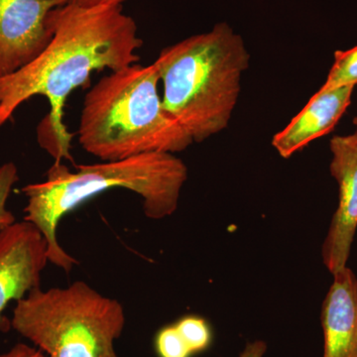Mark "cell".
<instances>
[{
	"label": "cell",
	"mask_w": 357,
	"mask_h": 357,
	"mask_svg": "<svg viewBox=\"0 0 357 357\" xmlns=\"http://www.w3.org/2000/svg\"><path fill=\"white\" fill-rule=\"evenodd\" d=\"M159 83L154 63H136L102 77L84 96L77 131L84 151L117 161L191 146V135L164 109Z\"/></svg>",
	"instance_id": "obj_4"
},
{
	"label": "cell",
	"mask_w": 357,
	"mask_h": 357,
	"mask_svg": "<svg viewBox=\"0 0 357 357\" xmlns=\"http://www.w3.org/2000/svg\"><path fill=\"white\" fill-rule=\"evenodd\" d=\"M155 347L159 357H191L192 356L175 325L165 326L160 331L155 340Z\"/></svg>",
	"instance_id": "obj_14"
},
{
	"label": "cell",
	"mask_w": 357,
	"mask_h": 357,
	"mask_svg": "<svg viewBox=\"0 0 357 357\" xmlns=\"http://www.w3.org/2000/svg\"><path fill=\"white\" fill-rule=\"evenodd\" d=\"M83 3L89 6H98V4H110V6H122L126 0H79Z\"/></svg>",
	"instance_id": "obj_17"
},
{
	"label": "cell",
	"mask_w": 357,
	"mask_h": 357,
	"mask_svg": "<svg viewBox=\"0 0 357 357\" xmlns=\"http://www.w3.org/2000/svg\"><path fill=\"white\" fill-rule=\"evenodd\" d=\"M70 0H0V77L17 72L50 43L47 18Z\"/></svg>",
	"instance_id": "obj_6"
},
{
	"label": "cell",
	"mask_w": 357,
	"mask_h": 357,
	"mask_svg": "<svg viewBox=\"0 0 357 357\" xmlns=\"http://www.w3.org/2000/svg\"><path fill=\"white\" fill-rule=\"evenodd\" d=\"M47 24L53 36L44 51L22 69L0 77V128L26 100L45 96L50 112L39 126V144L57 163L74 162L73 135L64 123L68 96L88 86L95 70L115 72L139 62L143 41L122 6L70 0L52 9Z\"/></svg>",
	"instance_id": "obj_1"
},
{
	"label": "cell",
	"mask_w": 357,
	"mask_h": 357,
	"mask_svg": "<svg viewBox=\"0 0 357 357\" xmlns=\"http://www.w3.org/2000/svg\"><path fill=\"white\" fill-rule=\"evenodd\" d=\"M48 263V245L33 223L23 220L0 231V314L41 287Z\"/></svg>",
	"instance_id": "obj_8"
},
{
	"label": "cell",
	"mask_w": 357,
	"mask_h": 357,
	"mask_svg": "<svg viewBox=\"0 0 357 357\" xmlns=\"http://www.w3.org/2000/svg\"><path fill=\"white\" fill-rule=\"evenodd\" d=\"M357 84V46L347 51H337L335 61L326 83L319 89L330 91L344 86H354Z\"/></svg>",
	"instance_id": "obj_11"
},
{
	"label": "cell",
	"mask_w": 357,
	"mask_h": 357,
	"mask_svg": "<svg viewBox=\"0 0 357 357\" xmlns=\"http://www.w3.org/2000/svg\"><path fill=\"white\" fill-rule=\"evenodd\" d=\"M126 321L119 301L77 281L35 289L16 302L11 326L48 357H121L114 342Z\"/></svg>",
	"instance_id": "obj_5"
},
{
	"label": "cell",
	"mask_w": 357,
	"mask_h": 357,
	"mask_svg": "<svg viewBox=\"0 0 357 357\" xmlns=\"http://www.w3.org/2000/svg\"><path fill=\"white\" fill-rule=\"evenodd\" d=\"M323 357H357V277L349 267L333 275L321 307Z\"/></svg>",
	"instance_id": "obj_10"
},
{
	"label": "cell",
	"mask_w": 357,
	"mask_h": 357,
	"mask_svg": "<svg viewBox=\"0 0 357 357\" xmlns=\"http://www.w3.org/2000/svg\"><path fill=\"white\" fill-rule=\"evenodd\" d=\"M188 178L184 162L172 153L152 152L117 161L69 167L54 162L41 183L26 185L27 199L23 220L33 223L48 245L49 262L69 273L79 264L59 243V223L70 211L112 189L135 192L143 199V211L151 220L174 215Z\"/></svg>",
	"instance_id": "obj_2"
},
{
	"label": "cell",
	"mask_w": 357,
	"mask_h": 357,
	"mask_svg": "<svg viewBox=\"0 0 357 357\" xmlns=\"http://www.w3.org/2000/svg\"><path fill=\"white\" fill-rule=\"evenodd\" d=\"M250 55L227 22L160 52L155 61L163 84L162 105L201 143L229 126Z\"/></svg>",
	"instance_id": "obj_3"
},
{
	"label": "cell",
	"mask_w": 357,
	"mask_h": 357,
	"mask_svg": "<svg viewBox=\"0 0 357 357\" xmlns=\"http://www.w3.org/2000/svg\"><path fill=\"white\" fill-rule=\"evenodd\" d=\"M192 354L204 351L210 347L211 331L208 321L196 316H188L175 324Z\"/></svg>",
	"instance_id": "obj_12"
},
{
	"label": "cell",
	"mask_w": 357,
	"mask_h": 357,
	"mask_svg": "<svg viewBox=\"0 0 357 357\" xmlns=\"http://www.w3.org/2000/svg\"><path fill=\"white\" fill-rule=\"evenodd\" d=\"M354 126H356V133H357V116H356V117H354Z\"/></svg>",
	"instance_id": "obj_18"
},
{
	"label": "cell",
	"mask_w": 357,
	"mask_h": 357,
	"mask_svg": "<svg viewBox=\"0 0 357 357\" xmlns=\"http://www.w3.org/2000/svg\"><path fill=\"white\" fill-rule=\"evenodd\" d=\"M354 86L319 91L299 114L280 132L275 134L272 146L283 158L304 149L312 141L335 128L351 102Z\"/></svg>",
	"instance_id": "obj_9"
},
{
	"label": "cell",
	"mask_w": 357,
	"mask_h": 357,
	"mask_svg": "<svg viewBox=\"0 0 357 357\" xmlns=\"http://www.w3.org/2000/svg\"><path fill=\"white\" fill-rule=\"evenodd\" d=\"M331 173L338 185V204L321 249L333 275L347 268L357 229V133L331 140Z\"/></svg>",
	"instance_id": "obj_7"
},
{
	"label": "cell",
	"mask_w": 357,
	"mask_h": 357,
	"mask_svg": "<svg viewBox=\"0 0 357 357\" xmlns=\"http://www.w3.org/2000/svg\"><path fill=\"white\" fill-rule=\"evenodd\" d=\"M18 180L17 166L13 162L0 166V231L16 222L13 211L7 208V201Z\"/></svg>",
	"instance_id": "obj_13"
},
{
	"label": "cell",
	"mask_w": 357,
	"mask_h": 357,
	"mask_svg": "<svg viewBox=\"0 0 357 357\" xmlns=\"http://www.w3.org/2000/svg\"><path fill=\"white\" fill-rule=\"evenodd\" d=\"M0 357H48L35 347L26 344H16L8 351L0 354Z\"/></svg>",
	"instance_id": "obj_15"
},
{
	"label": "cell",
	"mask_w": 357,
	"mask_h": 357,
	"mask_svg": "<svg viewBox=\"0 0 357 357\" xmlns=\"http://www.w3.org/2000/svg\"><path fill=\"white\" fill-rule=\"evenodd\" d=\"M266 351V342L263 340H255V342H248L238 357H263Z\"/></svg>",
	"instance_id": "obj_16"
}]
</instances>
